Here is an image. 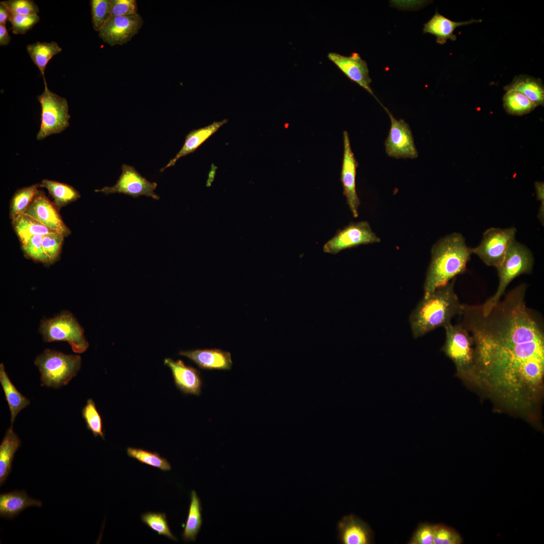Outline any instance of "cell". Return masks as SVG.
<instances>
[{"mask_svg":"<svg viewBox=\"0 0 544 544\" xmlns=\"http://www.w3.org/2000/svg\"><path fill=\"white\" fill-rule=\"evenodd\" d=\"M523 283L504 294L487 312L480 305L463 304L460 323L473 349L470 375L506 401L537 392L544 373V331L537 314L528 308Z\"/></svg>","mask_w":544,"mask_h":544,"instance_id":"cell-1","label":"cell"},{"mask_svg":"<svg viewBox=\"0 0 544 544\" xmlns=\"http://www.w3.org/2000/svg\"><path fill=\"white\" fill-rule=\"evenodd\" d=\"M472 254L465 239L453 233L439 239L431 249V260L424 284V297L447 284L466 270Z\"/></svg>","mask_w":544,"mask_h":544,"instance_id":"cell-2","label":"cell"},{"mask_svg":"<svg viewBox=\"0 0 544 544\" xmlns=\"http://www.w3.org/2000/svg\"><path fill=\"white\" fill-rule=\"evenodd\" d=\"M456 278L430 293L412 311L409 322L413 337L417 339L439 327L451 323V319L462 314L460 303L454 290Z\"/></svg>","mask_w":544,"mask_h":544,"instance_id":"cell-3","label":"cell"},{"mask_svg":"<svg viewBox=\"0 0 544 544\" xmlns=\"http://www.w3.org/2000/svg\"><path fill=\"white\" fill-rule=\"evenodd\" d=\"M533 264L534 258L531 251L514 239L503 261L496 267L499 279L498 287L492 296L480 304L483 311L487 312L500 301L513 280L521 275L530 274Z\"/></svg>","mask_w":544,"mask_h":544,"instance_id":"cell-4","label":"cell"},{"mask_svg":"<svg viewBox=\"0 0 544 544\" xmlns=\"http://www.w3.org/2000/svg\"><path fill=\"white\" fill-rule=\"evenodd\" d=\"M81 363L78 355H67L47 349L34 360L40 373L42 385L54 388L67 385L76 376Z\"/></svg>","mask_w":544,"mask_h":544,"instance_id":"cell-5","label":"cell"},{"mask_svg":"<svg viewBox=\"0 0 544 544\" xmlns=\"http://www.w3.org/2000/svg\"><path fill=\"white\" fill-rule=\"evenodd\" d=\"M39 332L45 342H67L74 352L81 354L89 347L84 330L72 313L63 311L54 317L42 319Z\"/></svg>","mask_w":544,"mask_h":544,"instance_id":"cell-6","label":"cell"},{"mask_svg":"<svg viewBox=\"0 0 544 544\" xmlns=\"http://www.w3.org/2000/svg\"><path fill=\"white\" fill-rule=\"evenodd\" d=\"M41 106V125L37 134L41 140L52 134L60 133L69 125L70 115L66 99L53 93L44 84L43 92L37 97Z\"/></svg>","mask_w":544,"mask_h":544,"instance_id":"cell-7","label":"cell"},{"mask_svg":"<svg viewBox=\"0 0 544 544\" xmlns=\"http://www.w3.org/2000/svg\"><path fill=\"white\" fill-rule=\"evenodd\" d=\"M445 341L442 350L455 364L459 374L470 373L473 366V349L471 337L459 323L444 327Z\"/></svg>","mask_w":544,"mask_h":544,"instance_id":"cell-8","label":"cell"},{"mask_svg":"<svg viewBox=\"0 0 544 544\" xmlns=\"http://www.w3.org/2000/svg\"><path fill=\"white\" fill-rule=\"evenodd\" d=\"M516 233L515 227L489 228L484 233L480 244L471 248L472 254L478 255L487 265L496 268L503 261Z\"/></svg>","mask_w":544,"mask_h":544,"instance_id":"cell-9","label":"cell"},{"mask_svg":"<svg viewBox=\"0 0 544 544\" xmlns=\"http://www.w3.org/2000/svg\"><path fill=\"white\" fill-rule=\"evenodd\" d=\"M379 242L380 238L373 232L369 223L361 221L351 223L343 229L338 230L324 244L323 250L324 252L335 254L348 248Z\"/></svg>","mask_w":544,"mask_h":544,"instance_id":"cell-10","label":"cell"},{"mask_svg":"<svg viewBox=\"0 0 544 544\" xmlns=\"http://www.w3.org/2000/svg\"><path fill=\"white\" fill-rule=\"evenodd\" d=\"M121 170V174L115 185L95 191L105 194L123 193L134 198L145 195L155 200L159 199V196L154 192L157 186L156 182L148 180L132 166L123 164Z\"/></svg>","mask_w":544,"mask_h":544,"instance_id":"cell-11","label":"cell"},{"mask_svg":"<svg viewBox=\"0 0 544 544\" xmlns=\"http://www.w3.org/2000/svg\"><path fill=\"white\" fill-rule=\"evenodd\" d=\"M390 119L391 126L385 147L388 156L395 158H412L418 157L414 138L409 124L403 119H395L388 109L383 106Z\"/></svg>","mask_w":544,"mask_h":544,"instance_id":"cell-12","label":"cell"},{"mask_svg":"<svg viewBox=\"0 0 544 544\" xmlns=\"http://www.w3.org/2000/svg\"><path fill=\"white\" fill-rule=\"evenodd\" d=\"M144 23L138 13L111 17L99 32V37L111 46L122 45L138 33Z\"/></svg>","mask_w":544,"mask_h":544,"instance_id":"cell-13","label":"cell"},{"mask_svg":"<svg viewBox=\"0 0 544 544\" xmlns=\"http://www.w3.org/2000/svg\"><path fill=\"white\" fill-rule=\"evenodd\" d=\"M344 155L341 173V180L343 185V194L347 204L355 218L358 216V208L360 200L357 195L356 187V170L359 163L352 150L349 134L343 132Z\"/></svg>","mask_w":544,"mask_h":544,"instance_id":"cell-14","label":"cell"},{"mask_svg":"<svg viewBox=\"0 0 544 544\" xmlns=\"http://www.w3.org/2000/svg\"><path fill=\"white\" fill-rule=\"evenodd\" d=\"M48 228L61 234L64 237L71 231L64 223L57 209L42 190H38L24 213Z\"/></svg>","mask_w":544,"mask_h":544,"instance_id":"cell-15","label":"cell"},{"mask_svg":"<svg viewBox=\"0 0 544 544\" xmlns=\"http://www.w3.org/2000/svg\"><path fill=\"white\" fill-rule=\"evenodd\" d=\"M327 57L348 79L364 88L379 101L370 86L372 80L369 77L367 62L359 53L353 52L349 56H345L329 52Z\"/></svg>","mask_w":544,"mask_h":544,"instance_id":"cell-16","label":"cell"},{"mask_svg":"<svg viewBox=\"0 0 544 544\" xmlns=\"http://www.w3.org/2000/svg\"><path fill=\"white\" fill-rule=\"evenodd\" d=\"M164 364L170 369L174 383L182 392L200 395L202 382L198 370L186 365L180 360L174 361L171 358H166Z\"/></svg>","mask_w":544,"mask_h":544,"instance_id":"cell-17","label":"cell"},{"mask_svg":"<svg viewBox=\"0 0 544 544\" xmlns=\"http://www.w3.org/2000/svg\"><path fill=\"white\" fill-rule=\"evenodd\" d=\"M338 540L342 544H370L373 533L369 526L354 514L344 516L337 525Z\"/></svg>","mask_w":544,"mask_h":544,"instance_id":"cell-18","label":"cell"},{"mask_svg":"<svg viewBox=\"0 0 544 544\" xmlns=\"http://www.w3.org/2000/svg\"><path fill=\"white\" fill-rule=\"evenodd\" d=\"M179 354L188 358L202 369L228 370L233 363L230 353L219 349L181 351Z\"/></svg>","mask_w":544,"mask_h":544,"instance_id":"cell-19","label":"cell"},{"mask_svg":"<svg viewBox=\"0 0 544 544\" xmlns=\"http://www.w3.org/2000/svg\"><path fill=\"white\" fill-rule=\"evenodd\" d=\"M482 21L481 19H472L466 21L455 22L442 16L436 11L431 19L424 24L423 33H429L435 36L436 42L440 44H444L448 39L452 41L456 40V36L453 32L457 27Z\"/></svg>","mask_w":544,"mask_h":544,"instance_id":"cell-20","label":"cell"},{"mask_svg":"<svg viewBox=\"0 0 544 544\" xmlns=\"http://www.w3.org/2000/svg\"><path fill=\"white\" fill-rule=\"evenodd\" d=\"M39 500L28 496L25 491H13L0 495V516L6 519H12L25 509L31 507H41Z\"/></svg>","mask_w":544,"mask_h":544,"instance_id":"cell-21","label":"cell"},{"mask_svg":"<svg viewBox=\"0 0 544 544\" xmlns=\"http://www.w3.org/2000/svg\"><path fill=\"white\" fill-rule=\"evenodd\" d=\"M227 121L226 119L215 121L207 126L190 131L186 136L184 143L181 150L165 167L160 170V172H163L165 169L174 166L177 161L182 157L193 153Z\"/></svg>","mask_w":544,"mask_h":544,"instance_id":"cell-22","label":"cell"},{"mask_svg":"<svg viewBox=\"0 0 544 544\" xmlns=\"http://www.w3.org/2000/svg\"><path fill=\"white\" fill-rule=\"evenodd\" d=\"M21 445V441L13 431V426L7 430L0 445V486L12 471L13 459Z\"/></svg>","mask_w":544,"mask_h":544,"instance_id":"cell-23","label":"cell"},{"mask_svg":"<svg viewBox=\"0 0 544 544\" xmlns=\"http://www.w3.org/2000/svg\"><path fill=\"white\" fill-rule=\"evenodd\" d=\"M507 91L513 90L526 96L537 106L543 105L544 87L542 80L528 75L515 76L512 82L504 88Z\"/></svg>","mask_w":544,"mask_h":544,"instance_id":"cell-24","label":"cell"},{"mask_svg":"<svg viewBox=\"0 0 544 544\" xmlns=\"http://www.w3.org/2000/svg\"><path fill=\"white\" fill-rule=\"evenodd\" d=\"M0 382L9 406L11 423L13 426L18 414L28 406L30 401L22 395L13 384L5 370L3 363L0 364Z\"/></svg>","mask_w":544,"mask_h":544,"instance_id":"cell-25","label":"cell"},{"mask_svg":"<svg viewBox=\"0 0 544 544\" xmlns=\"http://www.w3.org/2000/svg\"><path fill=\"white\" fill-rule=\"evenodd\" d=\"M26 50L33 62L37 66L43 78L44 84L46 81L44 76L46 66L49 60L62 51L56 42H40L28 44Z\"/></svg>","mask_w":544,"mask_h":544,"instance_id":"cell-26","label":"cell"},{"mask_svg":"<svg viewBox=\"0 0 544 544\" xmlns=\"http://www.w3.org/2000/svg\"><path fill=\"white\" fill-rule=\"evenodd\" d=\"M12 223L21 245L34 235L57 232L25 214L12 220Z\"/></svg>","mask_w":544,"mask_h":544,"instance_id":"cell-27","label":"cell"},{"mask_svg":"<svg viewBox=\"0 0 544 544\" xmlns=\"http://www.w3.org/2000/svg\"><path fill=\"white\" fill-rule=\"evenodd\" d=\"M39 187L47 189L57 209L76 201L81 196L79 192L73 186L56 181L43 179L39 183Z\"/></svg>","mask_w":544,"mask_h":544,"instance_id":"cell-28","label":"cell"},{"mask_svg":"<svg viewBox=\"0 0 544 544\" xmlns=\"http://www.w3.org/2000/svg\"><path fill=\"white\" fill-rule=\"evenodd\" d=\"M200 500L194 491L190 495V503L182 536L185 542L195 541L201 528L202 519Z\"/></svg>","mask_w":544,"mask_h":544,"instance_id":"cell-29","label":"cell"},{"mask_svg":"<svg viewBox=\"0 0 544 544\" xmlns=\"http://www.w3.org/2000/svg\"><path fill=\"white\" fill-rule=\"evenodd\" d=\"M503 101L506 111L514 115L527 114L537 106L524 94L513 90L506 91Z\"/></svg>","mask_w":544,"mask_h":544,"instance_id":"cell-30","label":"cell"},{"mask_svg":"<svg viewBox=\"0 0 544 544\" xmlns=\"http://www.w3.org/2000/svg\"><path fill=\"white\" fill-rule=\"evenodd\" d=\"M39 187V184H35L19 189L15 192L10 205V218L12 221L25 213Z\"/></svg>","mask_w":544,"mask_h":544,"instance_id":"cell-31","label":"cell"},{"mask_svg":"<svg viewBox=\"0 0 544 544\" xmlns=\"http://www.w3.org/2000/svg\"><path fill=\"white\" fill-rule=\"evenodd\" d=\"M127 455L139 462L157 468L162 471L170 470L171 466L168 461L156 452H151L141 448L128 447Z\"/></svg>","mask_w":544,"mask_h":544,"instance_id":"cell-32","label":"cell"},{"mask_svg":"<svg viewBox=\"0 0 544 544\" xmlns=\"http://www.w3.org/2000/svg\"><path fill=\"white\" fill-rule=\"evenodd\" d=\"M82 414L87 428L95 437L100 436L104 439L102 420L93 399L87 400L86 404L82 409Z\"/></svg>","mask_w":544,"mask_h":544,"instance_id":"cell-33","label":"cell"},{"mask_svg":"<svg viewBox=\"0 0 544 544\" xmlns=\"http://www.w3.org/2000/svg\"><path fill=\"white\" fill-rule=\"evenodd\" d=\"M141 520L143 523L159 535L165 536L175 541L177 540L176 537L171 531L165 513L146 512L142 515Z\"/></svg>","mask_w":544,"mask_h":544,"instance_id":"cell-34","label":"cell"},{"mask_svg":"<svg viewBox=\"0 0 544 544\" xmlns=\"http://www.w3.org/2000/svg\"><path fill=\"white\" fill-rule=\"evenodd\" d=\"M90 6L93 27L99 32L111 18V0H91Z\"/></svg>","mask_w":544,"mask_h":544,"instance_id":"cell-35","label":"cell"},{"mask_svg":"<svg viewBox=\"0 0 544 544\" xmlns=\"http://www.w3.org/2000/svg\"><path fill=\"white\" fill-rule=\"evenodd\" d=\"M64 236L58 232L50 233L43 236L42 245L49 264L59 258Z\"/></svg>","mask_w":544,"mask_h":544,"instance_id":"cell-36","label":"cell"},{"mask_svg":"<svg viewBox=\"0 0 544 544\" xmlns=\"http://www.w3.org/2000/svg\"><path fill=\"white\" fill-rule=\"evenodd\" d=\"M42 235H35L21 245L24 254L33 260L49 265L48 258L44 253L42 245Z\"/></svg>","mask_w":544,"mask_h":544,"instance_id":"cell-37","label":"cell"},{"mask_svg":"<svg viewBox=\"0 0 544 544\" xmlns=\"http://www.w3.org/2000/svg\"><path fill=\"white\" fill-rule=\"evenodd\" d=\"M462 539L453 528L442 524H434L433 544H460Z\"/></svg>","mask_w":544,"mask_h":544,"instance_id":"cell-38","label":"cell"},{"mask_svg":"<svg viewBox=\"0 0 544 544\" xmlns=\"http://www.w3.org/2000/svg\"><path fill=\"white\" fill-rule=\"evenodd\" d=\"M2 2L11 15H35L39 12L38 6L32 0H9Z\"/></svg>","mask_w":544,"mask_h":544,"instance_id":"cell-39","label":"cell"},{"mask_svg":"<svg viewBox=\"0 0 544 544\" xmlns=\"http://www.w3.org/2000/svg\"><path fill=\"white\" fill-rule=\"evenodd\" d=\"M40 20L38 15L21 16L11 15L9 21L12 25V32L15 34H24L30 30Z\"/></svg>","mask_w":544,"mask_h":544,"instance_id":"cell-40","label":"cell"},{"mask_svg":"<svg viewBox=\"0 0 544 544\" xmlns=\"http://www.w3.org/2000/svg\"><path fill=\"white\" fill-rule=\"evenodd\" d=\"M138 14L135 0H111V17L125 16Z\"/></svg>","mask_w":544,"mask_h":544,"instance_id":"cell-41","label":"cell"},{"mask_svg":"<svg viewBox=\"0 0 544 544\" xmlns=\"http://www.w3.org/2000/svg\"><path fill=\"white\" fill-rule=\"evenodd\" d=\"M434 524L421 523L413 533L409 544H433Z\"/></svg>","mask_w":544,"mask_h":544,"instance_id":"cell-42","label":"cell"},{"mask_svg":"<svg viewBox=\"0 0 544 544\" xmlns=\"http://www.w3.org/2000/svg\"><path fill=\"white\" fill-rule=\"evenodd\" d=\"M536 196L541 203L539 208L538 218L542 225L544 222V184L543 182H537L535 184Z\"/></svg>","mask_w":544,"mask_h":544,"instance_id":"cell-43","label":"cell"},{"mask_svg":"<svg viewBox=\"0 0 544 544\" xmlns=\"http://www.w3.org/2000/svg\"><path fill=\"white\" fill-rule=\"evenodd\" d=\"M11 41V37L9 34L6 25H0V45H8Z\"/></svg>","mask_w":544,"mask_h":544,"instance_id":"cell-44","label":"cell"},{"mask_svg":"<svg viewBox=\"0 0 544 544\" xmlns=\"http://www.w3.org/2000/svg\"><path fill=\"white\" fill-rule=\"evenodd\" d=\"M11 14L8 8L2 3H0V25H6L7 22L10 20Z\"/></svg>","mask_w":544,"mask_h":544,"instance_id":"cell-45","label":"cell"}]
</instances>
